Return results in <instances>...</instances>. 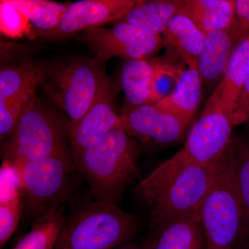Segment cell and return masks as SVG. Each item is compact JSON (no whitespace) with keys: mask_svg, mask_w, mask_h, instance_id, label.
I'll use <instances>...</instances> for the list:
<instances>
[{"mask_svg":"<svg viewBox=\"0 0 249 249\" xmlns=\"http://www.w3.org/2000/svg\"><path fill=\"white\" fill-rule=\"evenodd\" d=\"M68 127L34 96L11 136L6 159L18 165L68 152L65 142Z\"/></svg>","mask_w":249,"mask_h":249,"instance_id":"5","label":"cell"},{"mask_svg":"<svg viewBox=\"0 0 249 249\" xmlns=\"http://www.w3.org/2000/svg\"><path fill=\"white\" fill-rule=\"evenodd\" d=\"M236 183L243 212L244 231L249 229V141L233 139Z\"/></svg>","mask_w":249,"mask_h":249,"instance_id":"24","label":"cell"},{"mask_svg":"<svg viewBox=\"0 0 249 249\" xmlns=\"http://www.w3.org/2000/svg\"><path fill=\"white\" fill-rule=\"evenodd\" d=\"M83 38L94 53V61L102 65L112 58L126 62L152 58L163 45L161 36L125 22L90 29Z\"/></svg>","mask_w":249,"mask_h":249,"instance_id":"9","label":"cell"},{"mask_svg":"<svg viewBox=\"0 0 249 249\" xmlns=\"http://www.w3.org/2000/svg\"><path fill=\"white\" fill-rule=\"evenodd\" d=\"M202 87L196 63L189 64L181 73L175 89L155 105L178 116L190 125L200 107Z\"/></svg>","mask_w":249,"mask_h":249,"instance_id":"15","label":"cell"},{"mask_svg":"<svg viewBox=\"0 0 249 249\" xmlns=\"http://www.w3.org/2000/svg\"><path fill=\"white\" fill-rule=\"evenodd\" d=\"M181 13L204 33L237 25L233 0H185Z\"/></svg>","mask_w":249,"mask_h":249,"instance_id":"20","label":"cell"},{"mask_svg":"<svg viewBox=\"0 0 249 249\" xmlns=\"http://www.w3.org/2000/svg\"><path fill=\"white\" fill-rule=\"evenodd\" d=\"M64 222L60 206L52 208L36 219L30 231L13 249H53Z\"/></svg>","mask_w":249,"mask_h":249,"instance_id":"23","label":"cell"},{"mask_svg":"<svg viewBox=\"0 0 249 249\" xmlns=\"http://www.w3.org/2000/svg\"><path fill=\"white\" fill-rule=\"evenodd\" d=\"M73 164L67 152L16 165L24 211L37 219L63 203Z\"/></svg>","mask_w":249,"mask_h":249,"instance_id":"6","label":"cell"},{"mask_svg":"<svg viewBox=\"0 0 249 249\" xmlns=\"http://www.w3.org/2000/svg\"><path fill=\"white\" fill-rule=\"evenodd\" d=\"M116 85L107 77L92 106L78 122L69 125L72 158L106 134L116 129L124 128L121 116L116 110Z\"/></svg>","mask_w":249,"mask_h":249,"instance_id":"11","label":"cell"},{"mask_svg":"<svg viewBox=\"0 0 249 249\" xmlns=\"http://www.w3.org/2000/svg\"><path fill=\"white\" fill-rule=\"evenodd\" d=\"M147 249H204V231L199 214H191L154 229Z\"/></svg>","mask_w":249,"mask_h":249,"instance_id":"16","label":"cell"},{"mask_svg":"<svg viewBox=\"0 0 249 249\" xmlns=\"http://www.w3.org/2000/svg\"><path fill=\"white\" fill-rule=\"evenodd\" d=\"M217 162L211 165L189 164L165 187L151 204L150 227L191 214H199L213 181Z\"/></svg>","mask_w":249,"mask_h":249,"instance_id":"7","label":"cell"},{"mask_svg":"<svg viewBox=\"0 0 249 249\" xmlns=\"http://www.w3.org/2000/svg\"><path fill=\"white\" fill-rule=\"evenodd\" d=\"M9 1L29 19L31 26L30 34L28 37L29 39L43 36L56 28L69 4L46 0Z\"/></svg>","mask_w":249,"mask_h":249,"instance_id":"22","label":"cell"},{"mask_svg":"<svg viewBox=\"0 0 249 249\" xmlns=\"http://www.w3.org/2000/svg\"><path fill=\"white\" fill-rule=\"evenodd\" d=\"M94 60H76L47 67L42 83L46 93L76 124L92 106L107 78Z\"/></svg>","mask_w":249,"mask_h":249,"instance_id":"4","label":"cell"},{"mask_svg":"<svg viewBox=\"0 0 249 249\" xmlns=\"http://www.w3.org/2000/svg\"><path fill=\"white\" fill-rule=\"evenodd\" d=\"M24 212L22 198L0 204V249L4 248L16 231Z\"/></svg>","mask_w":249,"mask_h":249,"instance_id":"28","label":"cell"},{"mask_svg":"<svg viewBox=\"0 0 249 249\" xmlns=\"http://www.w3.org/2000/svg\"><path fill=\"white\" fill-rule=\"evenodd\" d=\"M0 28L4 35L11 38L29 37L31 26L29 19L9 0H1L0 4Z\"/></svg>","mask_w":249,"mask_h":249,"instance_id":"25","label":"cell"},{"mask_svg":"<svg viewBox=\"0 0 249 249\" xmlns=\"http://www.w3.org/2000/svg\"><path fill=\"white\" fill-rule=\"evenodd\" d=\"M138 147L124 128L116 129L73 157L96 201L117 205L124 190L139 177Z\"/></svg>","mask_w":249,"mask_h":249,"instance_id":"1","label":"cell"},{"mask_svg":"<svg viewBox=\"0 0 249 249\" xmlns=\"http://www.w3.org/2000/svg\"><path fill=\"white\" fill-rule=\"evenodd\" d=\"M249 60V37H247L241 39L236 45L224 78L213 91L224 110L232 119L245 83Z\"/></svg>","mask_w":249,"mask_h":249,"instance_id":"19","label":"cell"},{"mask_svg":"<svg viewBox=\"0 0 249 249\" xmlns=\"http://www.w3.org/2000/svg\"><path fill=\"white\" fill-rule=\"evenodd\" d=\"M248 232H249V231H248Z\"/></svg>","mask_w":249,"mask_h":249,"instance_id":"32","label":"cell"},{"mask_svg":"<svg viewBox=\"0 0 249 249\" xmlns=\"http://www.w3.org/2000/svg\"><path fill=\"white\" fill-rule=\"evenodd\" d=\"M20 198L19 170L11 160L5 159L0 169V204H9Z\"/></svg>","mask_w":249,"mask_h":249,"instance_id":"27","label":"cell"},{"mask_svg":"<svg viewBox=\"0 0 249 249\" xmlns=\"http://www.w3.org/2000/svg\"><path fill=\"white\" fill-rule=\"evenodd\" d=\"M163 45L187 65L196 63L204 45L205 33L186 15L177 14L163 34Z\"/></svg>","mask_w":249,"mask_h":249,"instance_id":"18","label":"cell"},{"mask_svg":"<svg viewBox=\"0 0 249 249\" xmlns=\"http://www.w3.org/2000/svg\"><path fill=\"white\" fill-rule=\"evenodd\" d=\"M34 96H24L10 101L0 100V135L1 140L6 136L11 137L14 133L23 111Z\"/></svg>","mask_w":249,"mask_h":249,"instance_id":"26","label":"cell"},{"mask_svg":"<svg viewBox=\"0 0 249 249\" xmlns=\"http://www.w3.org/2000/svg\"><path fill=\"white\" fill-rule=\"evenodd\" d=\"M185 1L157 0L139 1L138 4L117 22H125L160 36L166 30L171 19L181 13Z\"/></svg>","mask_w":249,"mask_h":249,"instance_id":"21","label":"cell"},{"mask_svg":"<svg viewBox=\"0 0 249 249\" xmlns=\"http://www.w3.org/2000/svg\"><path fill=\"white\" fill-rule=\"evenodd\" d=\"M171 52L161 58L125 62L121 73V88L127 106L155 104L162 99L159 85L165 78L179 80L183 70ZM180 59V58H179Z\"/></svg>","mask_w":249,"mask_h":249,"instance_id":"10","label":"cell"},{"mask_svg":"<svg viewBox=\"0 0 249 249\" xmlns=\"http://www.w3.org/2000/svg\"><path fill=\"white\" fill-rule=\"evenodd\" d=\"M121 116L123 127L127 133L141 142L156 145L178 142L189 126L178 116L155 104L127 106Z\"/></svg>","mask_w":249,"mask_h":249,"instance_id":"12","label":"cell"},{"mask_svg":"<svg viewBox=\"0 0 249 249\" xmlns=\"http://www.w3.org/2000/svg\"><path fill=\"white\" fill-rule=\"evenodd\" d=\"M139 1L83 0L69 3L58 25L42 37L48 40H58L80 31L101 27L106 23L119 22Z\"/></svg>","mask_w":249,"mask_h":249,"instance_id":"13","label":"cell"},{"mask_svg":"<svg viewBox=\"0 0 249 249\" xmlns=\"http://www.w3.org/2000/svg\"><path fill=\"white\" fill-rule=\"evenodd\" d=\"M235 14L240 40L249 37V0H235Z\"/></svg>","mask_w":249,"mask_h":249,"instance_id":"30","label":"cell"},{"mask_svg":"<svg viewBox=\"0 0 249 249\" xmlns=\"http://www.w3.org/2000/svg\"><path fill=\"white\" fill-rule=\"evenodd\" d=\"M47 66L31 60L1 67L0 100L10 101L24 96H36V89L45 80Z\"/></svg>","mask_w":249,"mask_h":249,"instance_id":"17","label":"cell"},{"mask_svg":"<svg viewBox=\"0 0 249 249\" xmlns=\"http://www.w3.org/2000/svg\"><path fill=\"white\" fill-rule=\"evenodd\" d=\"M113 249H147L145 247H140L138 246L134 245H127V244H124V245L119 246L116 248Z\"/></svg>","mask_w":249,"mask_h":249,"instance_id":"31","label":"cell"},{"mask_svg":"<svg viewBox=\"0 0 249 249\" xmlns=\"http://www.w3.org/2000/svg\"><path fill=\"white\" fill-rule=\"evenodd\" d=\"M139 227L135 216L117 205L95 201L65 220L53 249H113L127 243Z\"/></svg>","mask_w":249,"mask_h":249,"instance_id":"3","label":"cell"},{"mask_svg":"<svg viewBox=\"0 0 249 249\" xmlns=\"http://www.w3.org/2000/svg\"><path fill=\"white\" fill-rule=\"evenodd\" d=\"M232 121L234 126L249 121V60L245 83Z\"/></svg>","mask_w":249,"mask_h":249,"instance_id":"29","label":"cell"},{"mask_svg":"<svg viewBox=\"0 0 249 249\" xmlns=\"http://www.w3.org/2000/svg\"><path fill=\"white\" fill-rule=\"evenodd\" d=\"M232 119L212 93L199 119L193 124L178 155L190 164L211 165L222 158L232 142Z\"/></svg>","mask_w":249,"mask_h":249,"instance_id":"8","label":"cell"},{"mask_svg":"<svg viewBox=\"0 0 249 249\" xmlns=\"http://www.w3.org/2000/svg\"><path fill=\"white\" fill-rule=\"evenodd\" d=\"M204 249H235L243 229V212L235 173L233 139L218 160L211 188L199 212Z\"/></svg>","mask_w":249,"mask_h":249,"instance_id":"2","label":"cell"},{"mask_svg":"<svg viewBox=\"0 0 249 249\" xmlns=\"http://www.w3.org/2000/svg\"><path fill=\"white\" fill-rule=\"evenodd\" d=\"M240 40L237 25L229 29L205 33L202 50L196 62L203 85L216 88L220 84L232 52Z\"/></svg>","mask_w":249,"mask_h":249,"instance_id":"14","label":"cell"}]
</instances>
